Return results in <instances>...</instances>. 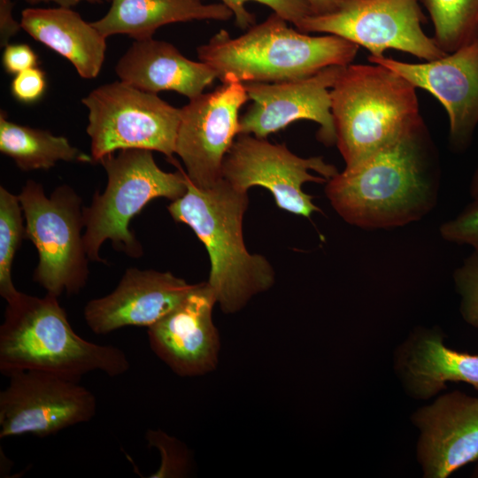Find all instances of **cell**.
Here are the masks:
<instances>
[{
    "instance_id": "obj_1",
    "label": "cell",
    "mask_w": 478,
    "mask_h": 478,
    "mask_svg": "<svg viewBox=\"0 0 478 478\" xmlns=\"http://www.w3.org/2000/svg\"><path fill=\"white\" fill-rule=\"evenodd\" d=\"M439 177L435 146L421 120L358 166L329 179L325 192L346 222L389 228L416 221L432 210Z\"/></svg>"
},
{
    "instance_id": "obj_2",
    "label": "cell",
    "mask_w": 478,
    "mask_h": 478,
    "mask_svg": "<svg viewBox=\"0 0 478 478\" xmlns=\"http://www.w3.org/2000/svg\"><path fill=\"white\" fill-rule=\"evenodd\" d=\"M187 186L186 193L172 201L167 210L173 220L188 225L206 248L211 265L207 283L221 311L236 312L275 281L266 258L251 254L244 244L247 192L224 178L208 188L197 187L188 178Z\"/></svg>"
},
{
    "instance_id": "obj_3",
    "label": "cell",
    "mask_w": 478,
    "mask_h": 478,
    "mask_svg": "<svg viewBox=\"0 0 478 478\" xmlns=\"http://www.w3.org/2000/svg\"><path fill=\"white\" fill-rule=\"evenodd\" d=\"M130 367L120 348L81 337L58 297L22 292L7 302L0 327V372L38 371L79 381L92 371L119 376Z\"/></svg>"
},
{
    "instance_id": "obj_4",
    "label": "cell",
    "mask_w": 478,
    "mask_h": 478,
    "mask_svg": "<svg viewBox=\"0 0 478 478\" xmlns=\"http://www.w3.org/2000/svg\"><path fill=\"white\" fill-rule=\"evenodd\" d=\"M358 48L337 35L312 36L293 29L273 12L238 37L220 30L197 52L221 82H277L305 78L330 66H348Z\"/></svg>"
},
{
    "instance_id": "obj_5",
    "label": "cell",
    "mask_w": 478,
    "mask_h": 478,
    "mask_svg": "<svg viewBox=\"0 0 478 478\" xmlns=\"http://www.w3.org/2000/svg\"><path fill=\"white\" fill-rule=\"evenodd\" d=\"M343 67L330 89L335 144L351 168L422 120L416 88L380 64Z\"/></svg>"
},
{
    "instance_id": "obj_6",
    "label": "cell",
    "mask_w": 478,
    "mask_h": 478,
    "mask_svg": "<svg viewBox=\"0 0 478 478\" xmlns=\"http://www.w3.org/2000/svg\"><path fill=\"white\" fill-rule=\"evenodd\" d=\"M163 171L156 163L152 151L122 150L109 154L99 163L107 173L103 193L96 191L89 206L83 208V242L90 261H105L99 250L105 241L129 257L138 258L143 247L129 228L131 220L151 200L164 197L172 201L182 197L188 189L185 172Z\"/></svg>"
},
{
    "instance_id": "obj_7",
    "label": "cell",
    "mask_w": 478,
    "mask_h": 478,
    "mask_svg": "<svg viewBox=\"0 0 478 478\" xmlns=\"http://www.w3.org/2000/svg\"><path fill=\"white\" fill-rule=\"evenodd\" d=\"M18 196L25 218V238L38 253L33 280L58 297L64 292L78 294L89 274L81 235V197L66 184L46 196L42 184L34 180H28Z\"/></svg>"
},
{
    "instance_id": "obj_8",
    "label": "cell",
    "mask_w": 478,
    "mask_h": 478,
    "mask_svg": "<svg viewBox=\"0 0 478 478\" xmlns=\"http://www.w3.org/2000/svg\"><path fill=\"white\" fill-rule=\"evenodd\" d=\"M81 103L89 112L86 131L93 162L131 149L158 151L173 159L181 109L157 94L120 81L97 87Z\"/></svg>"
},
{
    "instance_id": "obj_9",
    "label": "cell",
    "mask_w": 478,
    "mask_h": 478,
    "mask_svg": "<svg viewBox=\"0 0 478 478\" xmlns=\"http://www.w3.org/2000/svg\"><path fill=\"white\" fill-rule=\"evenodd\" d=\"M423 21L418 0H337L333 11L306 16L297 29L343 37L373 57L394 49L425 61L443 58L446 53L424 33Z\"/></svg>"
},
{
    "instance_id": "obj_10",
    "label": "cell",
    "mask_w": 478,
    "mask_h": 478,
    "mask_svg": "<svg viewBox=\"0 0 478 478\" xmlns=\"http://www.w3.org/2000/svg\"><path fill=\"white\" fill-rule=\"evenodd\" d=\"M337 173L322 157L301 158L284 144L245 134L236 136L222 166V177L236 189L247 192L253 186L264 187L280 209L305 218L320 210L302 186L327 182Z\"/></svg>"
},
{
    "instance_id": "obj_11",
    "label": "cell",
    "mask_w": 478,
    "mask_h": 478,
    "mask_svg": "<svg viewBox=\"0 0 478 478\" xmlns=\"http://www.w3.org/2000/svg\"><path fill=\"white\" fill-rule=\"evenodd\" d=\"M8 378L0 392V438L54 435L89 421L96 412V397L79 381L38 371Z\"/></svg>"
},
{
    "instance_id": "obj_12",
    "label": "cell",
    "mask_w": 478,
    "mask_h": 478,
    "mask_svg": "<svg viewBox=\"0 0 478 478\" xmlns=\"http://www.w3.org/2000/svg\"><path fill=\"white\" fill-rule=\"evenodd\" d=\"M248 100L243 83L228 80L181 108L174 154L197 187L208 188L223 178V161L239 135V112Z\"/></svg>"
},
{
    "instance_id": "obj_13",
    "label": "cell",
    "mask_w": 478,
    "mask_h": 478,
    "mask_svg": "<svg viewBox=\"0 0 478 478\" xmlns=\"http://www.w3.org/2000/svg\"><path fill=\"white\" fill-rule=\"evenodd\" d=\"M345 66H330L301 79L277 82H244L253 103L240 117L239 135L258 138L299 120L320 125L317 139L326 146L336 142L331 113L330 89Z\"/></svg>"
},
{
    "instance_id": "obj_14",
    "label": "cell",
    "mask_w": 478,
    "mask_h": 478,
    "mask_svg": "<svg viewBox=\"0 0 478 478\" xmlns=\"http://www.w3.org/2000/svg\"><path fill=\"white\" fill-rule=\"evenodd\" d=\"M368 60L432 94L447 112L451 148L460 151L468 147L478 124V36L441 58L424 63H406L385 56H369Z\"/></svg>"
},
{
    "instance_id": "obj_15",
    "label": "cell",
    "mask_w": 478,
    "mask_h": 478,
    "mask_svg": "<svg viewBox=\"0 0 478 478\" xmlns=\"http://www.w3.org/2000/svg\"><path fill=\"white\" fill-rule=\"evenodd\" d=\"M215 304L207 281L197 283L176 307L147 328L150 349L179 376L204 375L216 368L220 341L212 320Z\"/></svg>"
},
{
    "instance_id": "obj_16",
    "label": "cell",
    "mask_w": 478,
    "mask_h": 478,
    "mask_svg": "<svg viewBox=\"0 0 478 478\" xmlns=\"http://www.w3.org/2000/svg\"><path fill=\"white\" fill-rule=\"evenodd\" d=\"M411 420L420 430L416 456L423 477L447 478L478 460V397L459 390L443 394Z\"/></svg>"
},
{
    "instance_id": "obj_17",
    "label": "cell",
    "mask_w": 478,
    "mask_h": 478,
    "mask_svg": "<svg viewBox=\"0 0 478 478\" xmlns=\"http://www.w3.org/2000/svg\"><path fill=\"white\" fill-rule=\"evenodd\" d=\"M195 286L170 272L129 267L113 291L87 303L84 319L96 335L130 326L149 328L176 307Z\"/></svg>"
},
{
    "instance_id": "obj_18",
    "label": "cell",
    "mask_w": 478,
    "mask_h": 478,
    "mask_svg": "<svg viewBox=\"0 0 478 478\" xmlns=\"http://www.w3.org/2000/svg\"><path fill=\"white\" fill-rule=\"evenodd\" d=\"M443 338L437 328L419 327L397 347L394 369L411 397L427 400L449 382H466L478 390V355L450 349Z\"/></svg>"
},
{
    "instance_id": "obj_19",
    "label": "cell",
    "mask_w": 478,
    "mask_h": 478,
    "mask_svg": "<svg viewBox=\"0 0 478 478\" xmlns=\"http://www.w3.org/2000/svg\"><path fill=\"white\" fill-rule=\"evenodd\" d=\"M115 72L121 81L141 90L175 91L189 100L203 94L217 73L209 65L183 56L165 41H135L119 59Z\"/></svg>"
},
{
    "instance_id": "obj_20",
    "label": "cell",
    "mask_w": 478,
    "mask_h": 478,
    "mask_svg": "<svg viewBox=\"0 0 478 478\" xmlns=\"http://www.w3.org/2000/svg\"><path fill=\"white\" fill-rule=\"evenodd\" d=\"M21 27L35 40L69 60L84 79L96 78L103 66L106 37L71 8H26Z\"/></svg>"
},
{
    "instance_id": "obj_21",
    "label": "cell",
    "mask_w": 478,
    "mask_h": 478,
    "mask_svg": "<svg viewBox=\"0 0 478 478\" xmlns=\"http://www.w3.org/2000/svg\"><path fill=\"white\" fill-rule=\"evenodd\" d=\"M107 13L92 22L106 38L127 35L135 41L152 38L159 27L192 20H228L233 12L223 4L202 0H110Z\"/></svg>"
},
{
    "instance_id": "obj_22",
    "label": "cell",
    "mask_w": 478,
    "mask_h": 478,
    "mask_svg": "<svg viewBox=\"0 0 478 478\" xmlns=\"http://www.w3.org/2000/svg\"><path fill=\"white\" fill-rule=\"evenodd\" d=\"M0 151L22 171L48 170L58 161L93 162L91 156L73 146L67 138L14 123L4 111L0 114Z\"/></svg>"
},
{
    "instance_id": "obj_23",
    "label": "cell",
    "mask_w": 478,
    "mask_h": 478,
    "mask_svg": "<svg viewBox=\"0 0 478 478\" xmlns=\"http://www.w3.org/2000/svg\"><path fill=\"white\" fill-rule=\"evenodd\" d=\"M432 19L438 47L446 54L478 36V0H421Z\"/></svg>"
},
{
    "instance_id": "obj_24",
    "label": "cell",
    "mask_w": 478,
    "mask_h": 478,
    "mask_svg": "<svg viewBox=\"0 0 478 478\" xmlns=\"http://www.w3.org/2000/svg\"><path fill=\"white\" fill-rule=\"evenodd\" d=\"M23 210L19 198L0 187V295L9 302L17 297L19 291L12 281V262L25 238L26 227L23 223Z\"/></svg>"
},
{
    "instance_id": "obj_25",
    "label": "cell",
    "mask_w": 478,
    "mask_h": 478,
    "mask_svg": "<svg viewBox=\"0 0 478 478\" xmlns=\"http://www.w3.org/2000/svg\"><path fill=\"white\" fill-rule=\"evenodd\" d=\"M145 438L149 445L157 448L161 455L158 469L149 477L187 476L191 470V459L184 443L160 429L148 430Z\"/></svg>"
},
{
    "instance_id": "obj_26",
    "label": "cell",
    "mask_w": 478,
    "mask_h": 478,
    "mask_svg": "<svg viewBox=\"0 0 478 478\" xmlns=\"http://www.w3.org/2000/svg\"><path fill=\"white\" fill-rule=\"evenodd\" d=\"M232 12L235 25L241 29H248L256 24L255 15L250 12L245 4L248 2H256L273 10L288 22L297 27L299 22L306 16L312 14L306 0H220Z\"/></svg>"
},
{
    "instance_id": "obj_27",
    "label": "cell",
    "mask_w": 478,
    "mask_h": 478,
    "mask_svg": "<svg viewBox=\"0 0 478 478\" xmlns=\"http://www.w3.org/2000/svg\"><path fill=\"white\" fill-rule=\"evenodd\" d=\"M453 279L461 297V316L468 325L478 328V250H474L455 270Z\"/></svg>"
},
{
    "instance_id": "obj_28",
    "label": "cell",
    "mask_w": 478,
    "mask_h": 478,
    "mask_svg": "<svg viewBox=\"0 0 478 478\" xmlns=\"http://www.w3.org/2000/svg\"><path fill=\"white\" fill-rule=\"evenodd\" d=\"M442 237L459 244H469L478 250V198L465 207L453 220L440 227Z\"/></svg>"
},
{
    "instance_id": "obj_29",
    "label": "cell",
    "mask_w": 478,
    "mask_h": 478,
    "mask_svg": "<svg viewBox=\"0 0 478 478\" xmlns=\"http://www.w3.org/2000/svg\"><path fill=\"white\" fill-rule=\"evenodd\" d=\"M46 88L45 73L38 66L16 74L10 86L12 96L23 104L37 102L43 96Z\"/></svg>"
},
{
    "instance_id": "obj_30",
    "label": "cell",
    "mask_w": 478,
    "mask_h": 478,
    "mask_svg": "<svg viewBox=\"0 0 478 478\" xmlns=\"http://www.w3.org/2000/svg\"><path fill=\"white\" fill-rule=\"evenodd\" d=\"M2 63L7 73L16 75L27 69L36 67L38 56L28 44L9 43L4 47Z\"/></svg>"
},
{
    "instance_id": "obj_31",
    "label": "cell",
    "mask_w": 478,
    "mask_h": 478,
    "mask_svg": "<svg viewBox=\"0 0 478 478\" xmlns=\"http://www.w3.org/2000/svg\"><path fill=\"white\" fill-rule=\"evenodd\" d=\"M14 4L12 0H0V45L5 47L10 39L17 35L22 28L13 17Z\"/></svg>"
},
{
    "instance_id": "obj_32",
    "label": "cell",
    "mask_w": 478,
    "mask_h": 478,
    "mask_svg": "<svg viewBox=\"0 0 478 478\" xmlns=\"http://www.w3.org/2000/svg\"><path fill=\"white\" fill-rule=\"evenodd\" d=\"M312 14H323L333 11L337 0H306Z\"/></svg>"
},
{
    "instance_id": "obj_33",
    "label": "cell",
    "mask_w": 478,
    "mask_h": 478,
    "mask_svg": "<svg viewBox=\"0 0 478 478\" xmlns=\"http://www.w3.org/2000/svg\"><path fill=\"white\" fill-rule=\"evenodd\" d=\"M27 4L31 5H35L42 3H55L59 7H66V8H71L74 5H77L78 4L81 2H88L91 4H98L102 3L103 1H110V0H24Z\"/></svg>"
},
{
    "instance_id": "obj_34",
    "label": "cell",
    "mask_w": 478,
    "mask_h": 478,
    "mask_svg": "<svg viewBox=\"0 0 478 478\" xmlns=\"http://www.w3.org/2000/svg\"><path fill=\"white\" fill-rule=\"evenodd\" d=\"M470 194L474 199L478 198V166L474 173L470 183Z\"/></svg>"
},
{
    "instance_id": "obj_35",
    "label": "cell",
    "mask_w": 478,
    "mask_h": 478,
    "mask_svg": "<svg viewBox=\"0 0 478 478\" xmlns=\"http://www.w3.org/2000/svg\"><path fill=\"white\" fill-rule=\"evenodd\" d=\"M471 477H474V478H478V460H477V464L472 473V475Z\"/></svg>"
}]
</instances>
